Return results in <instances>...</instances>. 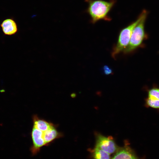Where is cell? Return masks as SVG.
<instances>
[{
	"mask_svg": "<svg viewBox=\"0 0 159 159\" xmlns=\"http://www.w3.org/2000/svg\"><path fill=\"white\" fill-rule=\"evenodd\" d=\"M91 151L93 159H110V154L96 146Z\"/></svg>",
	"mask_w": 159,
	"mask_h": 159,
	"instance_id": "obj_10",
	"label": "cell"
},
{
	"mask_svg": "<svg viewBox=\"0 0 159 159\" xmlns=\"http://www.w3.org/2000/svg\"><path fill=\"white\" fill-rule=\"evenodd\" d=\"M116 0H85L88 3L87 12L89 15L90 21L94 24L100 20L110 21L111 17L108 15L116 2Z\"/></svg>",
	"mask_w": 159,
	"mask_h": 159,
	"instance_id": "obj_1",
	"label": "cell"
},
{
	"mask_svg": "<svg viewBox=\"0 0 159 159\" xmlns=\"http://www.w3.org/2000/svg\"><path fill=\"white\" fill-rule=\"evenodd\" d=\"M62 135V133L57 130L56 125L53 124L48 129L43 131V138L46 146Z\"/></svg>",
	"mask_w": 159,
	"mask_h": 159,
	"instance_id": "obj_7",
	"label": "cell"
},
{
	"mask_svg": "<svg viewBox=\"0 0 159 159\" xmlns=\"http://www.w3.org/2000/svg\"><path fill=\"white\" fill-rule=\"evenodd\" d=\"M96 146L109 154L117 151L118 148L113 138L111 136H105L101 134H95Z\"/></svg>",
	"mask_w": 159,
	"mask_h": 159,
	"instance_id": "obj_4",
	"label": "cell"
},
{
	"mask_svg": "<svg viewBox=\"0 0 159 159\" xmlns=\"http://www.w3.org/2000/svg\"><path fill=\"white\" fill-rule=\"evenodd\" d=\"M102 69L103 73L105 75H108L112 73V69L107 65L104 66Z\"/></svg>",
	"mask_w": 159,
	"mask_h": 159,
	"instance_id": "obj_13",
	"label": "cell"
},
{
	"mask_svg": "<svg viewBox=\"0 0 159 159\" xmlns=\"http://www.w3.org/2000/svg\"><path fill=\"white\" fill-rule=\"evenodd\" d=\"M111 159H139L127 144L118 148Z\"/></svg>",
	"mask_w": 159,
	"mask_h": 159,
	"instance_id": "obj_6",
	"label": "cell"
},
{
	"mask_svg": "<svg viewBox=\"0 0 159 159\" xmlns=\"http://www.w3.org/2000/svg\"><path fill=\"white\" fill-rule=\"evenodd\" d=\"M140 20L139 16L137 19L120 31L117 44L114 47L111 53L112 57L116 59L117 55L123 51L128 45L132 32Z\"/></svg>",
	"mask_w": 159,
	"mask_h": 159,
	"instance_id": "obj_3",
	"label": "cell"
},
{
	"mask_svg": "<svg viewBox=\"0 0 159 159\" xmlns=\"http://www.w3.org/2000/svg\"><path fill=\"white\" fill-rule=\"evenodd\" d=\"M148 96L149 98L159 100V87L155 85L147 90Z\"/></svg>",
	"mask_w": 159,
	"mask_h": 159,
	"instance_id": "obj_11",
	"label": "cell"
},
{
	"mask_svg": "<svg viewBox=\"0 0 159 159\" xmlns=\"http://www.w3.org/2000/svg\"><path fill=\"white\" fill-rule=\"evenodd\" d=\"M3 32L5 34L11 35L15 34L17 31L16 24L11 19L4 20L1 25Z\"/></svg>",
	"mask_w": 159,
	"mask_h": 159,
	"instance_id": "obj_8",
	"label": "cell"
},
{
	"mask_svg": "<svg viewBox=\"0 0 159 159\" xmlns=\"http://www.w3.org/2000/svg\"><path fill=\"white\" fill-rule=\"evenodd\" d=\"M145 105L148 108L159 110V100L152 99L147 97L145 99Z\"/></svg>",
	"mask_w": 159,
	"mask_h": 159,
	"instance_id": "obj_12",
	"label": "cell"
},
{
	"mask_svg": "<svg viewBox=\"0 0 159 159\" xmlns=\"http://www.w3.org/2000/svg\"><path fill=\"white\" fill-rule=\"evenodd\" d=\"M43 131L33 127L31 133L32 145L30 150L33 155H36L43 146H46L43 138Z\"/></svg>",
	"mask_w": 159,
	"mask_h": 159,
	"instance_id": "obj_5",
	"label": "cell"
},
{
	"mask_svg": "<svg viewBox=\"0 0 159 159\" xmlns=\"http://www.w3.org/2000/svg\"><path fill=\"white\" fill-rule=\"evenodd\" d=\"M33 127L43 131L47 130L53 124L40 118L36 115L33 116Z\"/></svg>",
	"mask_w": 159,
	"mask_h": 159,
	"instance_id": "obj_9",
	"label": "cell"
},
{
	"mask_svg": "<svg viewBox=\"0 0 159 159\" xmlns=\"http://www.w3.org/2000/svg\"><path fill=\"white\" fill-rule=\"evenodd\" d=\"M148 14L146 10H143L139 15L140 20L133 29L130 42L123 50L125 54L134 52L142 45L144 40L147 38L145 30V25Z\"/></svg>",
	"mask_w": 159,
	"mask_h": 159,
	"instance_id": "obj_2",
	"label": "cell"
}]
</instances>
